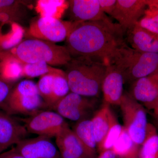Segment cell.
I'll return each mask as SVG.
<instances>
[{"label": "cell", "mask_w": 158, "mask_h": 158, "mask_svg": "<svg viewBox=\"0 0 158 158\" xmlns=\"http://www.w3.org/2000/svg\"><path fill=\"white\" fill-rule=\"evenodd\" d=\"M15 148L27 158H62L51 138L44 136L26 138L19 141Z\"/></svg>", "instance_id": "10"}, {"label": "cell", "mask_w": 158, "mask_h": 158, "mask_svg": "<svg viewBox=\"0 0 158 158\" xmlns=\"http://www.w3.org/2000/svg\"><path fill=\"white\" fill-rule=\"evenodd\" d=\"M73 24L71 21L41 16L31 24L27 34L32 38L56 43L66 39Z\"/></svg>", "instance_id": "8"}, {"label": "cell", "mask_w": 158, "mask_h": 158, "mask_svg": "<svg viewBox=\"0 0 158 158\" xmlns=\"http://www.w3.org/2000/svg\"><path fill=\"white\" fill-rule=\"evenodd\" d=\"M147 8L145 0H117L112 17L126 32L137 24Z\"/></svg>", "instance_id": "12"}, {"label": "cell", "mask_w": 158, "mask_h": 158, "mask_svg": "<svg viewBox=\"0 0 158 158\" xmlns=\"http://www.w3.org/2000/svg\"><path fill=\"white\" fill-rule=\"evenodd\" d=\"M129 93L142 106L153 110L158 102V69L133 82Z\"/></svg>", "instance_id": "11"}, {"label": "cell", "mask_w": 158, "mask_h": 158, "mask_svg": "<svg viewBox=\"0 0 158 158\" xmlns=\"http://www.w3.org/2000/svg\"><path fill=\"white\" fill-rule=\"evenodd\" d=\"M124 78L115 65L108 63L102 85L103 103L119 106L123 95Z\"/></svg>", "instance_id": "14"}, {"label": "cell", "mask_w": 158, "mask_h": 158, "mask_svg": "<svg viewBox=\"0 0 158 158\" xmlns=\"http://www.w3.org/2000/svg\"><path fill=\"white\" fill-rule=\"evenodd\" d=\"M137 24L142 28L158 34V9L147 7Z\"/></svg>", "instance_id": "28"}, {"label": "cell", "mask_w": 158, "mask_h": 158, "mask_svg": "<svg viewBox=\"0 0 158 158\" xmlns=\"http://www.w3.org/2000/svg\"><path fill=\"white\" fill-rule=\"evenodd\" d=\"M148 8L158 9V0H145Z\"/></svg>", "instance_id": "36"}, {"label": "cell", "mask_w": 158, "mask_h": 158, "mask_svg": "<svg viewBox=\"0 0 158 158\" xmlns=\"http://www.w3.org/2000/svg\"><path fill=\"white\" fill-rule=\"evenodd\" d=\"M125 128L136 144L141 146L145 136L148 123L144 107L129 93L123 94L119 105Z\"/></svg>", "instance_id": "6"}, {"label": "cell", "mask_w": 158, "mask_h": 158, "mask_svg": "<svg viewBox=\"0 0 158 158\" xmlns=\"http://www.w3.org/2000/svg\"><path fill=\"white\" fill-rule=\"evenodd\" d=\"M21 2L13 0H0V21L16 22L20 16Z\"/></svg>", "instance_id": "25"}, {"label": "cell", "mask_w": 158, "mask_h": 158, "mask_svg": "<svg viewBox=\"0 0 158 158\" xmlns=\"http://www.w3.org/2000/svg\"><path fill=\"white\" fill-rule=\"evenodd\" d=\"M97 158H118L116 153L112 149L107 150L100 153Z\"/></svg>", "instance_id": "34"}, {"label": "cell", "mask_w": 158, "mask_h": 158, "mask_svg": "<svg viewBox=\"0 0 158 158\" xmlns=\"http://www.w3.org/2000/svg\"><path fill=\"white\" fill-rule=\"evenodd\" d=\"M158 132L153 125L148 123L145 139L140 148V158H158Z\"/></svg>", "instance_id": "22"}, {"label": "cell", "mask_w": 158, "mask_h": 158, "mask_svg": "<svg viewBox=\"0 0 158 158\" xmlns=\"http://www.w3.org/2000/svg\"><path fill=\"white\" fill-rule=\"evenodd\" d=\"M140 147L134 150L131 152L129 153L126 155L118 157V158H140L139 156V151Z\"/></svg>", "instance_id": "35"}, {"label": "cell", "mask_w": 158, "mask_h": 158, "mask_svg": "<svg viewBox=\"0 0 158 158\" xmlns=\"http://www.w3.org/2000/svg\"><path fill=\"white\" fill-rule=\"evenodd\" d=\"M68 2L71 21H95L109 18L102 11L98 0H71Z\"/></svg>", "instance_id": "15"}, {"label": "cell", "mask_w": 158, "mask_h": 158, "mask_svg": "<svg viewBox=\"0 0 158 158\" xmlns=\"http://www.w3.org/2000/svg\"><path fill=\"white\" fill-rule=\"evenodd\" d=\"M124 127L116 122L113 125L106 134L101 144L97 148L98 151L100 153L107 150L112 149L117 139L121 135Z\"/></svg>", "instance_id": "30"}, {"label": "cell", "mask_w": 158, "mask_h": 158, "mask_svg": "<svg viewBox=\"0 0 158 158\" xmlns=\"http://www.w3.org/2000/svg\"><path fill=\"white\" fill-rule=\"evenodd\" d=\"M107 65L102 60L93 58H72L65 65V71L71 92L97 98L102 92Z\"/></svg>", "instance_id": "2"}, {"label": "cell", "mask_w": 158, "mask_h": 158, "mask_svg": "<svg viewBox=\"0 0 158 158\" xmlns=\"http://www.w3.org/2000/svg\"><path fill=\"white\" fill-rule=\"evenodd\" d=\"M90 158H96L97 144L91 118L76 122L73 129Z\"/></svg>", "instance_id": "21"}, {"label": "cell", "mask_w": 158, "mask_h": 158, "mask_svg": "<svg viewBox=\"0 0 158 158\" xmlns=\"http://www.w3.org/2000/svg\"><path fill=\"white\" fill-rule=\"evenodd\" d=\"M62 158H90L81 141L67 125L56 137Z\"/></svg>", "instance_id": "16"}, {"label": "cell", "mask_w": 158, "mask_h": 158, "mask_svg": "<svg viewBox=\"0 0 158 158\" xmlns=\"http://www.w3.org/2000/svg\"><path fill=\"white\" fill-rule=\"evenodd\" d=\"M9 51L23 63L44 62L51 66H59L66 65L72 59L66 47L34 38L22 41Z\"/></svg>", "instance_id": "4"}, {"label": "cell", "mask_w": 158, "mask_h": 158, "mask_svg": "<svg viewBox=\"0 0 158 158\" xmlns=\"http://www.w3.org/2000/svg\"><path fill=\"white\" fill-rule=\"evenodd\" d=\"M12 89L13 85L6 81L0 77V109L5 111Z\"/></svg>", "instance_id": "31"}, {"label": "cell", "mask_w": 158, "mask_h": 158, "mask_svg": "<svg viewBox=\"0 0 158 158\" xmlns=\"http://www.w3.org/2000/svg\"><path fill=\"white\" fill-rule=\"evenodd\" d=\"M140 147L133 141L127 131L123 128L121 135L114 144L112 149L118 157L126 155Z\"/></svg>", "instance_id": "27"}, {"label": "cell", "mask_w": 158, "mask_h": 158, "mask_svg": "<svg viewBox=\"0 0 158 158\" xmlns=\"http://www.w3.org/2000/svg\"><path fill=\"white\" fill-rule=\"evenodd\" d=\"M24 121L29 133L50 138H56L68 124L59 113L50 110H42Z\"/></svg>", "instance_id": "9"}, {"label": "cell", "mask_w": 158, "mask_h": 158, "mask_svg": "<svg viewBox=\"0 0 158 158\" xmlns=\"http://www.w3.org/2000/svg\"><path fill=\"white\" fill-rule=\"evenodd\" d=\"M0 77L11 85L24 77L23 63L9 51L0 52Z\"/></svg>", "instance_id": "19"}, {"label": "cell", "mask_w": 158, "mask_h": 158, "mask_svg": "<svg viewBox=\"0 0 158 158\" xmlns=\"http://www.w3.org/2000/svg\"><path fill=\"white\" fill-rule=\"evenodd\" d=\"M24 30L16 22H9L0 25V52H7L22 42Z\"/></svg>", "instance_id": "20"}, {"label": "cell", "mask_w": 158, "mask_h": 158, "mask_svg": "<svg viewBox=\"0 0 158 158\" xmlns=\"http://www.w3.org/2000/svg\"><path fill=\"white\" fill-rule=\"evenodd\" d=\"M29 134L24 125L5 112H0V154L27 138Z\"/></svg>", "instance_id": "13"}, {"label": "cell", "mask_w": 158, "mask_h": 158, "mask_svg": "<svg viewBox=\"0 0 158 158\" xmlns=\"http://www.w3.org/2000/svg\"><path fill=\"white\" fill-rule=\"evenodd\" d=\"M1 112V111H0V112Z\"/></svg>", "instance_id": "40"}, {"label": "cell", "mask_w": 158, "mask_h": 158, "mask_svg": "<svg viewBox=\"0 0 158 158\" xmlns=\"http://www.w3.org/2000/svg\"><path fill=\"white\" fill-rule=\"evenodd\" d=\"M98 104L97 98L70 92L60 100L52 110L63 118L77 122L89 118L96 110Z\"/></svg>", "instance_id": "7"}, {"label": "cell", "mask_w": 158, "mask_h": 158, "mask_svg": "<svg viewBox=\"0 0 158 158\" xmlns=\"http://www.w3.org/2000/svg\"><path fill=\"white\" fill-rule=\"evenodd\" d=\"M69 8V2L65 1H39L37 9L41 16L59 19Z\"/></svg>", "instance_id": "24"}, {"label": "cell", "mask_w": 158, "mask_h": 158, "mask_svg": "<svg viewBox=\"0 0 158 158\" xmlns=\"http://www.w3.org/2000/svg\"><path fill=\"white\" fill-rule=\"evenodd\" d=\"M127 32L131 48L140 52L158 54V34L142 28L137 24Z\"/></svg>", "instance_id": "17"}, {"label": "cell", "mask_w": 158, "mask_h": 158, "mask_svg": "<svg viewBox=\"0 0 158 158\" xmlns=\"http://www.w3.org/2000/svg\"><path fill=\"white\" fill-rule=\"evenodd\" d=\"M62 71L44 62L23 63V76L28 78L41 77L47 74L59 73Z\"/></svg>", "instance_id": "26"}, {"label": "cell", "mask_w": 158, "mask_h": 158, "mask_svg": "<svg viewBox=\"0 0 158 158\" xmlns=\"http://www.w3.org/2000/svg\"><path fill=\"white\" fill-rule=\"evenodd\" d=\"M47 109L40 96L37 84L24 80L13 88L5 110L9 115L23 114L30 116Z\"/></svg>", "instance_id": "5"}, {"label": "cell", "mask_w": 158, "mask_h": 158, "mask_svg": "<svg viewBox=\"0 0 158 158\" xmlns=\"http://www.w3.org/2000/svg\"><path fill=\"white\" fill-rule=\"evenodd\" d=\"M56 73H48L41 76L37 84L40 94L45 102L47 109L52 96L54 77Z\"/></svg>", "instance_id": "29"}, {"label": "cell", "mask_w": 158, "mask_h": 158, "mask_svg": "<svg viewBox=\"0 0 158 158\" xmlns=\"http://www.w3.org/2000/svg\"><path fill=\"white\" fill-rule=\"evenodd\" d=\"M73 23L65 40L72 58H93L108 64L116 49L125 42V31L110 18Z\"/></svg>", "instance_id": "1"}, {"label": "cell", "mask_w": 158, "mask_h": 158, "mask_svg": "<svg viewBox=\"0 0 158 158\" xmlns=\"http://www.w3.org/2000/svg\"><path fill=\"white\" fill-rule=\"evenodd\" d=\"M109 63L121 72L125 83L132 84L158 69V54L136 50L124 42L116 49Z\"/></svg>", "instance_id": "3"}, {"label": "cell", "mask_w": 158, "mask_h": 158, "mask_svg": "<svg viewBox=\"0 0 158 158\" xmlns=\"http://www.w3.org/2000/svg\"><path fill=\"white\" fill-rule=\"evenodd\" d=\"M110 107V105L103 103L101 108L96 110L91 118L96 142L97 149L101 144L110 129L114 123L118 121Z\"/></svg>", "instance_id": "18"}, {"label": "cell", "mask_w": 158, "mask_h": 158, "mask_svg": "<svg viewBox=\"0 0 158 158\" xmlns=\"http://www.w3.org/2000/svg\"><path fill=\"white\" fill-rule=\"evenodd\" d=\"M102 11L112 16L116 9L117 0H98Z\"/></svg>", "instance_id": "32"}, {"label": "cell", "mask_w": 158, "mask_h": 158, "mask_svg": "<svg viewBox=\"0 0 158 158\" xmlns=\"http://www.w3.org/2000/svg\"><path fill=\"white\" fill-rule=\"evenodd\" d=\"M154 111V115H158V102L157 105H156L155 107L153 110Z\"/></svg>", "instance_id": "37"}, {"label": "cell", "mask_w": 158, "mask_h": 158, "mask_svg": "<svg viewBox=\"0 0 158 158\" xmlns=\"http://www.w3.org/2000/svg\"><path fill=\"white\" fill-rule=\"evenodd\" d=\"M71 92L69 84L64 71L55 74L52 96L48 106V109L52 110L57 103Z\"/></svg>", "instance_id": "23"}, {"label": "cell", "mask_w": 158, "mask_h": 158, "mask_svg": "<svg viewBox=\"0 0 158 158\" xmlns=\"http://www.w3.org/2000/svg\"><path fill=\"white\" fill-rule=\"evenodd\" d=\"M0 158H27L17 151L15 148L0 154Z\"/></svg>", "instance_id": "33"}, {"label": "cell", "mask_w": 158, "mask_h": 158, "mask_svg": "<svg viewBox=\"0 0 158 158\" xmlns=\"http://www.w3.org/2000/svg\"><path fill=\"white\" fill-rule=\"evenodd\" d=\"M156 123H157V131H158V122H156Z\"/></svg>", "instance_id": "39"}, {"label": "cell", "mask_w": 158, "mask_h": 158, "mask_svg": "<svg viewBox=\"0 0 158 158\" xmlns=\"http://www.w3.org/2000/svg\"><path fill=\"white\" fill-rule=\"evenodd\" d=\"M156 121L158 122V115H154Z\"/></svg>", "instance_id": "38"}]
</instances>
